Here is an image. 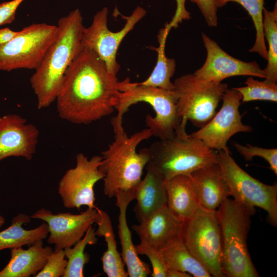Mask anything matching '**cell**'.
Wrapping results in <instances>:
<instances>
[{"mask_svg":"<svg viewBox=\"0 0 277 277\" xmlns=\"http://www.w3.org/2000/svg\"><path fill=\"white\" fill-rule=\"evenodd\" d=\"M24 0H12L0 4V26L11 24L17 8Z\"/></svg>","mask_w":277,"mask_h":277,"instance_id":"obj_35","label":"cell"},{"mask_svg":"<svg viewBox=\"0 0 277 277\" xmlns=\"http://www.w3.org/2000/svg\"><path fill=\"white\" fill-rule=\"evenodd\" d=\"M222 100L223 104L219 111L206 125L190 135L217 152L231 154L227 147L228 140L237 133L252 131V128L242 123L239 111L242 95L239 91L227 89Z\"/></svg>","mask_w":277,"mask_h":277,"instance_id":"obj_12","label":"cell"},{"mask_svg":"<svg viewBox=\"0 0 277 277\" xmlns=\"http://www.w3.org/2000/svg\"><path fill=\"white\" fill-rule=\"evenodd\" d=\"M97 208H89L80 214L69 212L53 214L50 210L42 208L31 217L47 223L49 230L47 242L54 246V251L63 250L73 246L85 234L88 228L95 223Z\"/></svg>","mask_w":277,"mask_h":277,"instance_id":"obj_14","label":"cell"},{"mask_svg":"<svg viewBox=\"0 0 277 277\" xmlns=\"http://www.w3.org/2000/svg\"><path fill=\"white\" fill-rule=\"evenodd\" d=\"M98 215L96 221L97 236L104 237L107 244V250L101 260L104 272L108 277H127L125 264L117 249V243L110 217L105 211L97 208Z\"/></svg>","mask_w":277,"mask_h":277,"instance_id":"obj_23","label":"cell"},{"mask_svg":"<svg viewBox=\"0 0 277 277\" xmlns=\"http://www.w3.org/2000/svg\"><path fill=\"white\" fill-rule=\"evenodd\" d=\"M182 223L166 205L132 228L141 242L160 250L181 235Z\"/></svg>","mask_w":277,"mask_h":277,"instance_id":"obj_17","label":"cell"},{"mask_svg":"<svg viewBox=\"0 0 277 277\" xmlns=\"http://www.w3.org/2000/svg\"><path fill=\"white\" fill-rule=\"evenodd\" d=\"M233 146L237 151L248 161L255 156H259L266 160L274 173L277 174V149L264 148L250 144L243 145L234 143Z\"/></svg>","mask_w":277,"mask_h":277,"instance_id":"obj_31","label":"cell"},{"mask_svg":"<svg viewBox=\"0 0 277 277\" xmlns=\"http://www.w3.org/2000/svg\"><path fill=\"white\" fill-rule=\"evenodd\" d=\"M18 31L12 30L8 28L0 29V45L7 43L12 39L17 34Z\"/></svg>","mask_w":277,"mask_h":277,"instance_id":"obj_37","label":"cell"},{"mask_svg":"<svg viewBox=\"0 0 277 277\" xmlns=\"http://www.w3.org/2000/svg\"><path fill=\"white\" fill-rule=\"evenodd\" d=\"M31 219V216L22 213L12 219L11 225L0 231V251L22 247L24 245L29 246L47 238L49 230L45 222L32 229H26L22 227L30 222Z\"/></svg>","mask_w":277,"mask_h":277,"instance_id":"obj_24","label":"cell"},{"mask_svg":"<svg viewBox=\"0 0 277 277\" xmlns=\"http://www.w3.org/2000/svg\"><path fill=\"white\" fill-rule=\"evenodd\" d=\"M180 126L186 127L187 121L201 128L216 113L222 96L228 89L227 84L207 82L194 73L182 75L174 82Z\"/></svg>","mask_w":277,"mask_h":277,"instance_id":"obj_8","label":"cell"},{"mask_svg":"<svg viewBox=\"0 0 277 277\" xmlns=\"http://www.w3.org/2000/svg\"><path fill=\"white\" fill-rule=\"evenodd\" d=\"M191 176L197 189L200 205L206 209L216 210L225 199L231 196L217 163L195 170Z\"/></svg>","mask_w":277,"mask_h":277,"instance_id":"obj_19","label":"cell"},{"mask_svg":"<svg viewBox=\"0 0 277 277\" xmlns=\"http://www.w3.org/2000/svg\"><path fill=\"white\" fill-rule=\"evenodd\" d=\"M130 81H118L93 50L84 47L65 73L55 100L58 115L75 124H89L108 116Z\"/></svg>","mask_w":277,"mask_h":277,"instance_id":"obj_1","label":"cell"},{"mask_svg":"<svg viewBox=\"0 0 277 277\" xmlns=\"http://www.w3.org/2000/svg\"><path fill=\"white\" fill-rule=\"evenodd\" d=\"M98 239L95 228L91 226L84 236L73 246L64 249L67 265L63 277H83L84 267L90 260V255L85 252L88 245L97 243Z\"/></svg>","mask_w":277,"mask_h":277,"instance_id":"obj_27","label":"cell"},{"mask_svg":"<svg viewBox=\"0 0 277 277\" xmlns=\"http://www.w3.org/2000/svg\"><path fill=\"white\" fill-rule=\"evenodd\" d=\"M207 57L204 65L193 73L207 82H222L228 77L249 76L265 78V74L255 62H245L235 58L224 51L213 40L202 33Z\"/></svg>","mask_w":277,"mask_h":277,"instance_id":"obj_15","label":"cell"},{"mask_svg":"<svg viewBox=\"0 0 277 277\" xmlns=\"http://www.w3.org/2000/svg\"><path fill=\"white\" fill-rule=\"evenodd\" d=\"M102 159L100 155L88 159L82 153L76 155L75 166L68 169L58 183V192L65 207H95L94 187L104 177L99 168Z\"/></svg>","mask_w":277,"mask_h":277,"instance_id":"obj_13","label":"cell"},{"mask_svg":"<svg viewBox=\"0 0 277 277\" xmlns=\"http://www.w3.org/2000/svg\"><path fill=\"white\" fill-rule=\"evenodd\" d=\"M192 276L188 273L179 270L168 269L166 277H190Z\"/></svg>","mask_w":277,"mask_h":277,"instance_id":"obj_38","label":"cell"},{"mask_svg":"<svg viewBox=\"0 0 277 277\" xmlns=\"http://www.w3.org/2000/svg\"><path fill=\"white\" fill-rule=\"evenodd\" d=\"M277 3L272 11L265 8L263 11V25L264 37L268 44L267 64L263 71L264 81L276 83L277 82Z\"/></svg>","mask_w":277,"mask_h":277,"instance_id":"obj_28","label":"cell"},{"mask_svg":"<svg viewBox=\"0 0 277 277\" xmlns=\"http://www.w3.org/2000/svg\"><path fill=\"white\" fill-rule=\"evenodd\" d=\"M168 32L169 30L166 28L161 30L158 35L160 46L157 48H150L157 52L156 63L148 77L138 83L140 84L168 90H174L173 83L171 82V78L175 71L176 62L174 58L167 57L165 51V45Z\"/></svg>","mask_w":277,"mask_h":277,"instance_id":"obj_26","label":"cell"},{"mask_svg":"<svg viewBox=\"0 0 277 277\" xmlns=\"http://www.w3.org/2000/svg\"><path fill=\"white\" fill-rule=\"evenodd\" d=\"M167 205L181 222L190 218L200 206L191 175H179L165 182Z\"/></svg>","mask_w":277,"mask_h":277,"instance_id":"obj_22","label":"cell"},{"mask_svg":"<svg viewBox=\"0 0 277 277\" xmlns=\"http://www.w3.org/2000/svg\"><path fill=\"white\" fill-rule=\"evenodd\" d=\"M246 86L233 88L242 95L243 103L256 100L277 102L276 83L260 81L249 76L245 82Z\"/></svg>","mask_w":277,"mask_h":277,"instance_id":"obj_30","label":"cell"},{"mask_svg":"<svg viewBox=\"0 0 277 277\" xmlns=\"http://www.w3.org/2000/svg\"><path fill=\"white\" fill-rule=\"evenodd\" d=\"M115 197L116 205L119 209L118 233L121 245V256L127 267L128 276L146 277L151 275L150 265L142 261L136 251L132 240L131 232L127 221V209L129 203L134 200L133 189L120 191Z\"/></svg>","mask_w":277,"mask_h":277,"instance_id":"obj_18","label":"cell"},{"mask_svg":"<svg viewBox=\"0 0 277 277\" xmlns=\"http://www.w3.org/2000/svg\"><path fill=\"white\" fill-rule=\"evenodd\" d=\"M177 2V9L176 13L171 24L174 26L177 22L183 19H188L190 14L187 12L185 8V3L186 0H176Z\"/></svg>","mask_w":277,"mask_h":277,"instance_id":"obj_36","label":"cell"},{"mask_svg":"<svg viewBox=\"0 0 277 277\" xmlns=\"http://www.w3.org/2000/svg\"><path fill=\"white\" fill-rule=\"evenodd\" d=\"M57 26L35 23L23 28L9 42L0 45V70L36 69L58 34Z\"/></svg>","mask_w":277,"mask_h":277,"instance_id":"obj_9","label":"cell"},{"mask_svg":"<svg viewBox=\"0 0 277 277\" xmlns=\"http://www.w3.org/2000/svg\"><path fill=\"white\" fill-rule=\"evenodd\" d=\"M168 269L185 272L194 277H210L209 272L189 251L181 236L159 250Z\"/></svg>","mask_w":277,"mask_h":277,"instance_id":"obj_25","label":"cell"},{"mask_svg":"<svg viewBox=\"0 0 277 277\" xmlns=\"http://www.w3.org/2000/svg\"><path fill=\"white\" fill-rule=\"evenodd\" d=\"M53 251L51 247L44 246L43 240L37 241L27 249L22 247L11 249V258L0 271V277L35 276Z\"/></svg>","mask_w":277,"mask_h":277,"instance_id":"obj_20","label":"cell"},{"mask_svg":"<svg viewBox=\"0 0 277 277\" xmlns=\"http://www.w3.org/2000/svg\"><path fill=\"white\" fill-rule=\"evenodd\" d=\"M135 248L138 254L145 255L149 260L152 267L151 276L166 277L168 268L159 250L141 242Z\"/></svg>","mask_w":277,"mask_h":277,"instance_id":"obj_32","label":"cell"},{"mask_svg":"<svg viewBox=\"0 0 277 277\" xmlns=\"http://www.w3.org/2000/svg\"><path fill=\"white\" fill-rule=\"evenodd\" d=\"M146 13L144 8L138 6L130 16L120 14L126 23L121 30L113 32L109 30L107 26L108 9L104 7L95 14L91 24L88 27H84L81 43L84 47L93 50L104 62L109 72L116 76L120 69L116 60L120 45Z\"/></svg>","mask_w":277,"mask_h":277,"instance_id":"obj_11","label":"cell"},{"mask_svg":"<svg viewBox=\"0 0 277 277\" xmlns=\"http://www.w3.org/2000/svg\"><path fill=\"white\" fill-rule=\"evenodd\" d=\"M67 265V260L64 249L54 251L49 256L43 268L35 276H63Z\"/></svg>","mask_w":277,"mask_h":277,"instance_id":"obj_33","label":"cell"},{"mask_svg":"<svg viewBox=\"0 0 277 277\" xmlns=\"http://www.w3.org/2000/svg\"><path fill=\"white\" fill-rule=\"evenodd\" d=\"M148 150L150 159L145 168L152 170L165 182L176 175H191L217 161V151L190 136L186 128L180 126L172 137L153 142Z\"/></svg>","mask_w":277,"mask_h":277,"instance_id":"obj_5","label":"cell"},{"mask_svg":"<svg viewBox=\"0 0 277 277\" xmlns=\"http://www.w3.org/2000/svg\"><path fill=\"white\" fill-rule=\"evenodd\" d=\"M178 96L173 90L145 86L130 81L121 92L118 105L115 109L116 116L123 117L132 105L139 102L149 104L155 116L147 114L145 123L152 136L159 140L172 137L178 129L181 119L178 115Z\"/></svg>","mask_w":277,"mask_h":277,"instance_id":"obj_6","label":"cell"},{"mask_svg":"<svg viewBox=\"0 0 277 277\" xmlns=\"http://www.w3.org/2000/svg\"><path fill=\"white\" fill-rule=\"evenodd\" d=\"M181 238L191 253L211 276L225 277L222 265V239L216 210L200 206L182 223Z\"/></svg>","mask_w":277,"mask_h":277,"instance_id":"obj_7","label":"cell"},{"mask_svg":"<svg viewBox=\"0 0 277 277\" xmlns=\"http://www.w3.org/2000/svg\"><path fill=\"white\" fill-rule=\"evenodd\" d=\"M234 2L240 4L251 16L256 31L254 44L249 50L250 52H256L265 60H267V50L265 44L263 25L264 0H216L217 8L225 6L227 3Z\"/></svg>","mask_w":277,"mask_h":277,"instance_id":"obj_29","label":"cell"},{"mask_svg":"<svg viewBox=\"0 0 277 277\" xmlns=\"http://www.w3.org/2000/svg\"><path fill=\"white\" fill-rule=\"evenodd\" d=\"M145 169V176L133 189L136 200L133 211L139 223L167 205L165 182L152 170Z\"/></svg>","mask_w":277,"mask_h":277,"instance_id":"obj_21","label":"cell"},{"mask_svg":"<svg viewBox=\"0 0 277 277\" xmlns=\"http://www.w3.org/2000/svg\"><path fill=\"white\" fill-rule=\"evenodd\" d=\"M57 26V37L30 78L38 109L47 108L55 101L67 69L84 48L81 43L84 26L78 9L60 18Z\"/></svg>","mask_w":277,"mask_h":277,"instance_id":"obj_2","label":"cell"},{"mask_svg":"<svg viewBox=\"0 0 277 277\" xmlns=\"http://www.w3.org/2000/svg\"><path fill=\"white\" fill-rule=\"evenodd\" d=\"M39 130L16 114L0 117V162L9 157L31 160L36 152Z\"/></svg>","mask_w":277,"mask_h":277,"instance_id":"obj_16","label":"cell"},{"mask_svg":"<svg viewBox=\"0 0 277 277\" xmlns=\"http://www.w3.org/2000/svg\"><path fill=\"white\" fill-rule=\"evenodd\" d=\"M217 163L233 200L250 208L264 209L270 224L276 227V184H265L253 177L238 165L230 153L218 152Z\"/></svg>","mask_w":277,"mask_h":277,"instance_id":"obj_10","label":"cell"},{"mask_svg":"<svg viewBox=\"0 0 277 277\" xmlns=\"http://www.w3.org/2000/svg\"><path fill=\"white\" fill-rule=\"evenodd\" d=\"M5 222V218L3 216L0 215V228L4 224Z\"/></svg>","mask_w":277,"mask_h":277,"instance_id":"obj_39","label":"cell"},{"mask_svg":"<svg viewBox=\"0 0 277 277\" xmlns=\"http://www.w3.org/2000/svg\"><path fill=\"white\" fill-rule=\"evenodd\" d=\"M197 4L208 26L212 27L217 25L216 0H190Z\"/></svg>","mask_w":277,"mask_h":277,"instance_id":"obj_34","label":"cell"},{"mask_svg":"<svg viewBox=\"0 0 277 277\" xmlns=\"http://www.w3.org/2000/svg\"><path fill=\"white\" fill-rule=\"evenodd\" d=\"M255 209L242 205L229 197L216 210L220 228L222 265L225 276L259 277L247 248L251 217Z\"/></svg>","mask_w":277,"mask_h":277,"instance_id":"obj_4","label":"cell"},{"mask_svg":"<svg viewBox=\"0 0 277 277\" xmlns=\"http://www.w3.org/2000/svg\"><path fill=\"white\" fill-rule=\"evenodd\" d=\"M114 132V141L102 151L99 168L104 173V193L109 198L117 192L133 189L141 181L144 169L149 161L148 148L136 151L143 141L152 136L148 128L130 136L125 132L123 118L116 116L111 121Z\"/></svg>","mask_w":277,"mask_h":277,"instance_id":"obj_3","label":"cell"}]
</instances>
